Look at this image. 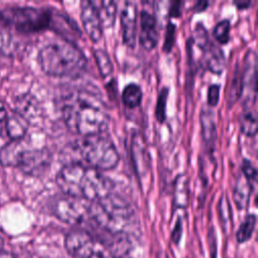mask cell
<instances>
[{
  "mask_svg": "<svg viewBox=\"0 0 258 258\" xmlns=\"http://www.w3.org/2000/svg\"><path fill=\"white\" fill-rule=\"evenodd\" d=\"M67 127L80 136L101 134L109 125V111L101 96L87 89L67 93L60 105Z\"/></svg>",
  "mask_w": 258,
  "mask_h": 258,
  "instance_id": "cell-1",
  "label": "cell"
},
{
  "mask_svg": "<svg viewBox=\"0 0 258 258\" xmlns=\"http://www.w3.org/2000/svg\"><path fill=\"white\" fill-rule=\"evenodd\" d=\"M56 184L63 195L94 202L112 191L113 183L100 170L73 161L64 164L56 173Z\"/></svg>",
  "mask_w": 258,
  "mask_h": 258,
  "instance_id": "cell-2",
  "label": "cell"
},
{
  "mask_svg": "<svg viewBox=\"0 0 258 258\" xmlns=\"http://www.w3.org/2000/svg\"><path fill=\"white\" fill-rule=\"evenodd\" d=\"M37 60L45 74L55 77H76L87 64L83 50L75 42L66 39L45 43L38 51Z\"/></svg>",
  "mask_w": 258,
  "mask_h": 258,
  "instance_id": "cell-3",
  "label": "cell"
},
{
  "mask_svg": "<svg viewBox=\"0 0 258 258\" xmlns=\"http://www.w3.org/2000/svg\"><path fill=\"white\" fill-rule=\"evenodd\" d=\"M88 217L105 232L124 236L134 218V210L125 198L111 191L89 203Z\"/></svg>",
  "mask_w": 258,
  "mask_h": 258,
  "instance_id": "cell-4",
  "label": "cell"
},
{
  "mask_svg": "<svg viewBox=\"0 0 258 258\" xmlns=\"http://www.w3.org/2000/svg\"><path fill=\"white\" fill-rule=\"evenodd\" d=\"M74 147L86 165L95 169H112L119 162V153L114 142L102 133L81 136L75 141Z\"/></svg>",
  "mask_w": 258,
  "mask_h": 258,
  "instance_id": "cell-5",
  "label": "cell"
},
{
  "mask_svg": "<svg viewBox=\"0 0 258 258\" xmlns=\"http://www.w3.org/2000/svg\"><path fill=\"white\" fill-rule=\"evenodd\" d=\"M54 10L34 7H15L0 11V25L20 32H36L52 29Z\"/></svg>",
  "mask_w": 258,
  "mask_h": 258,
  "instance_id": "cell-6",
  "label": "cell"
},
{
  "mask_svg": "<svg viewBox=\"0 0 258 258\" xmlns=\"http://www.w3.org/2000/svg\"><path fill=\"white\" fill-rule=\"evenodd\" d=\"M64 247L73 258H115L110 246L84 229L71 230L66 235Z\"/></svg>",
  "mask_w": 258,
  "mask_h": 258,
  "instance_id": "cell-7",
  "label": "cell"
},
{
  "mask_svg": "<svg viewBox=\"0 0 258 258\" xmlns=\"http://www.w3.org/2000/svg\"><path fill=\"white\" fill-rule=\"evenodd\" d=\"M89 202L73 198L67 195L55 197L50 203L52 214L60 221L71 224H81L88 216Z\"/></svg>",
  "mask_w": 258,
  "mask_h": 258,
  "instance_id": "cell-8",
  "label": "cell"
},
{
  "mask_svg": "<svg viewBox=\"0 0 258 258\" xmlns=\"http://www.w3.org/2000/svg\"><path fill=\"white\" fill-rule=\"evenodd\" d=\"M130 152L136 176L140 184L143 185L144 182L146 183V178L150 171V157L146 142L143 136L138 132L131 135Z\"/></svg>",
  "mask_w": 258,
  "mask_h": 258,
  "instance_id": "cell-9",
  "label": "cell"
},
{
  "mask_svg": "<svg viewBox=\"0 0 258 258\" xmlns=\"http://www.w3.org/2000/svg\"><path fill=\"white\" fill-rule=\"evenodd\" d=\"M137 5L134 1L122 2L120 10V28L123 42L134 47L137 39Z\"/></svg>",
  "mask_w": 258,
  "mask_h": 258,
  "instance_id": "cell-10",
  "label": "cell"
},
{
  "mask_svg": "<svg viewBox=\"0 0 258 258\" xmlns=\"http://www.w3.org/2000/svg\"><path fill=\"white\" fill-rule=\"evenodd\" d=\"M81 20L89 37L97 42L103 35V27L98 14L96 1L81 2Z\"/></svg>",
  "mask_w": 258,
  "mask_h": 258,
  "instance_id": "cell-11",
  "label": "cell"
},
{
  "mask_svg": "<svg viewBox=\"0 0 258 258\" xmlns=\"http://www.w3.org/2000/svg\"><path fill=\"white\" fill-rule=\"evenodd\" d=\"M158 29L156 17L146 9L140 11V27L138 39L141 46L147 50L154 48L158 43Z\"/></svg>",
  "mask_w": 258,
  "mask_h": 258,
  "instance_id": "cell-12",
  "label": "cell"
},
{
  "mask_svg": "<svg viewBox=\"0 0 258 258\" xmlns=\"http://www.w3.org/2000/svg\"><path fill=\"white\" fill-rule=\"evenodd\" d=\"M49 163V153L44 149L26 148L18 168L27 174H37L44 170Z\"/></svg>",
  "mask_w": 258,
  "mask_h": 258,
  "instance_id": "cell-13",
  "label": "cell"
},
{
  "mask_svg": "<svg viewBox=\"0 0 258 258\" xmlns=\"http://www.w3.org/2000/svg\"><path fill=\"white\" fill-rule=\"evenodd\" d=\"M203 52V61L207 69L213 74H222L225 69L226 58L223 49L209 38L199 47Z\"/></svg>",
  "mask_w": 258,
  "mask_h": 258,
  "instance_id": "cell-14",
  "label": "cell"
},
{
  "mask_svg": "<svg viewBox=\"0 0 258 258\" xmlns=\"http://www.w3.org/2000/svg\"><path fill=\"white\" fill-rule=\"evenodd\" d=\"M27 146L21 140H11L0 149V163L4 166L18 167Z\"/></svg>",
  "mask_w": 258,
  "mask_h": 258,
  "instance_id": "cell-15",
  "label": "cell"
},
{
  "mask_svg": "<svg viewBox=\"0 0 258 258\" xmlns=\"http://www.w3.org/2000/svg\"><path fill=\"white\" fill-rule=\"evenodd\" d=\"M253 184L248 181L244 175H240L236 178L233 185V199L238 210H244L248 207Z\"/></svg>",
  "mask_w": 258,
  "mask_h": 258,
  "instance_id": "cell-16",
  "label": "cell"
},
{
  "mask_svg": "<svg viewBox=\"0 0 258 258\" xmlns=\"http://www.w3.org/2000/svg\"><path fill=\"white\" fill-rule=\"evenodd\" d=\"M201 127H202V136L203 140L207 144L208 147H214L217 139V129L215 116L212 110L208 108H204L201 111L200 115Z\"/></svg>",
  "mask_w": 258,
  "mask_h": 258,
  "instance_id": "cell-17",
  "label": "cell"
},
{
  "mask_svg": "<svg viewBox=\"0 0 258 258\" xmlns=\"http://www.w3.org/2000/svg\"><path fill=\"white\" fill-rule=\"evenodd\" d=\"M4 130L11 140H21L27 131V121L14 113L5 119Z\"/></svg>",
  "mask_w": 258,
  "mask_h": 258,
  "instance_id": "cell-18",
  "label": "cell"
},
{
  "mask_svg": "<svg viewBox=\"0 0 258 258\" xmlns=\"http://www.w3.org/2000/svg\"><path fill=\"white\" fill-rule=\"evenodd\" d=\"M96 5L102 27L107 28L112 26L115 22L117 14V3L115 1L103 0L100 2H96Z\"/></svg>",
  "mask_w": 258,
  "mask_h": 258,
  "instance_id": "cell-19",
  "label": "cell"
},
{
  "mask_svg": "<svg viewBox=\"0 0 258 258\" xmlns=\"http://www.w3.org/2000/svg\"><path fill=\"white\" fill-rule=\"evenodd\" d=\"M188 202V179L186 175L176 176L173 185V203L177 208H185Z\"/></svg>",
  "mask_w": 258,
  "mask_h": 258,
  "instance_id": "cell-20",
  "label": "cell"
},
{
  "mask_svg": "<svg viewBox=\"0 0 258 258\" xmlns=\"http://www.w3.org/2000/svg\"><path fill=\"white\" fill-rule=\"evenodd\" d=\"M37 103L35 100L28 95L21 96L15 103V113L22 117L24 120H28L36 115ZM28 122V121H27Z\"/></svg>",
  "mask_w": 258,
  "mask_h": 258,
  "instance_id": "cell-21",
  "label": "cell"
},
{
  "mask_svg": "<svg viewBox=\"0 0 258 258\" xmlns=\"http://www.w3.org/2000/svg\"><path fill=\"white\" fill-rule=\"evenodd\" d=\"M142 90L139 85L130 83L126 85L122 91V101L129 108H136L142 100Z\"/></svg>",
  "mask_w": 258,
  "mask_h": 258,
  "instance_id": "cell-22",
  "label": "cell"
},
{
  "mask_svg": "<svg viewBox=\"0 0 258 258\" xmlns=\"http://www.w3.org/2000/svg\"><path fill=\"white\" fill-rule=\"evenodd\" d=\"M240 129L246 136L252 137L257 133V116L250 108L244 109L240 116Z\"/></svg>",
  "mask_w": 258,
  "mask_h": 258,
  "instance_id": "cell-23",
  "label": "cell"
},
{
  "mask_svg": "<svg viewBox=\"0 0 258 258\" xmlns=\"http://www.w3.org/2000/svg\"><path fill=\"white\" fill-rule=\"evenodd\" d=\"M256 225V216L254 214H248L243 222L240 224L237 232L236 239L239 243H245L252 237Z\"/></svg>",
  "mask_w": 258,
  "mask_h": 258,
  "instance_id": "cell-24",
  "label": "cell"
},
{
  "mask_svg": "<svg viewBox=\"0 0 258 258\" xmlns=\"http://www.w3.org/2000/svg\"><path fill=\"white\" fill-rule=\"evenodd\" d=\"M94 57L98 67V70L103 78L110 76L113 72V63L109 53L104 48H95Z\"/></svg>",
  "mask_w": 258,
  "mask_h": 258,
  "instance_id": "cell-25",
  "label": "cell"
},
{
  "mask_svg": "<svg viewBox=\"0 0 258 258\" xmlns=\"http://www.w3.org/2000/svg\"><path fill=\"white\" fill-rule=\"evenodd\" d=\"M243 77L242 73L236 70L233 75V79L230 85L229 94H228V103L229 106L234 104L241 96V93L243 91Z\"/></svg>",
  "mask_w": 258,
  "mask_h": 258,
  "instance_id": "cell-26",
  "label": "cell"
},
{
  "mask_svg": "<svg viewBox=\"0 0 258 258\" xmlns=\"http://www.w3.org/2000/svg\"><path fill=\"white\" fill-rule=\"evenodd\" d=\"M213 35L216 40L222 44L229 41L230 38V21L229 19H222L215 25L213 29Z\"/></svg>",
  "mask_w": 258,
  "mask_h": 258,
  "instance_id": "cell-27",
  "label": "cell"
},
{
  "mask_svg": "<svg viewBox=\"0 0 258 258\" xmlns=\"http://www.w3.org/2000/svg\"><path fill=\"white\" fill-rule=\"evenodd\" d=\"M168 93H169V89L167 87H163L158 94L156 107H155V117L160 123H162L166 117V103H167Z\"/></svg>",
  "mask_w": 258,
  "mask_h": 258,
  "instance_id": "cell-28",
  "label": "cell"
},
{
  "mask_svg": "<svg viewBox=\"0 0 258 258\" xmlns=\"http://www.w3.org/2000/svg\"><path fill=\"white\" fill-rule=\"evenodd\" d=\"M218 209H219V214H220L223 229L224 231H228V227L231 222V208H230V204L227 197L222 196L219 202Z\"/></svg>",
  "mask_w": 258,
  "mask_h": 258,
  "instance_id": "cell-29",
  "label": "cell"
},
{
  "mask_svg": "<svg viewBox=\"0 0 258 258\" xmlns=\"http://www.w3.org/2000/svg\"><path fill=\"white\" fill-rule=\"evenodd\" d=\"M241 168H242V174L244 175V177L253 184V182L256 180L257 170H256V167L251 162V160L246 158L243 159Z\"/></svg>",
  "mask_w": 258,
  "mask_h": 258,
  "instance_id": "cell-30",
  "label": "cell"
},
{
  "mask_svg": "<svg viewBox=\"0 0 258 258\" xmlns=\"http://www.w3.org/2000/svg\"><path fill=\"white\" fill-rule=\"evenodd\" d=\"M175 30H176L175 25L172 22H168L166 31H165L164 42H163V50L170 51V49L172 48V45L175 39Z\"/></svg>",
  "mask_w": 258,
  "mask_h": 258,
  "instance_id": "cell-31",
  "label": "cell"
},
{
  "mask_svg": "<svg viewBox=\"0 0 258 258\" xmlns=\"http://www.w3.org/2000/svg\"><path fill=\"white\" fill-rule=\"evenodd\" d=\"M220 97V85L212 84L208 89V104L210 106H216L219 102Z\"/></svg>",
  "mask_w": 258,
  "mask_h": 258,
  "instance_id": "cell-32",
  "label": "cell"
},
{
  "mask_svg": "<svg viewBox=\"0 0 258 258\" xmlns=\"http://www.w3.org/2000/svg\"><path fill=\"white\" fill-rule=\"evenodd\" d=\"M181 234H182V224H181L180 220H177V222L175 224V227L172 231V235H171V239L175 244H177L179 242Z\"/></svg>",
  "mask_w": 258,
  "mask_h": 258,
  "instance_id": "cell-33",
  "label": "cell"
},
{
  "mask_svg": "<svg viewBox=\"0 0 258 258\" xmlns=\"http://www.w3.org/2000/svg\"><path fill=\"white\" fill-rule=\"evenodd\" d=\"M10 43L9 35L0 30V52H5Z\"/></svg>",
  "mask_w": 258,
  "mask_h": 258,
  "instance_id": "cell-34",
  "label": "cell"
},
{
  "mask_svg": "<svg viewBox=\"0 0 258 258\" xmlns=\"http://www.w3.org/2000/svg\"><path fill=\"white\" fill-rule=\"evenodd\" d=\"M180 5L181 2H172L169 8V15L176 17L180 13Z\"/></svg>",
  "mask_w": 258,
  "mask_h": 258,
  "instance_id": "cell-35",
  "label": "cell"
},
{
  "mask_svg": "<svg viewBox=\"0 0 258 258\" xmlns=\"http://www.w3.org/2000/svg\"><path fill=\"white\" fill-rule=\"evenodd\" d=\"M7 118V113H6V108L4 103L0 100V123H4L5 119Z\"/></svg>",
  "mask_w": 258,
  "mask_h": 258,
  "instance_id": "cell-36",
  "label": "cell"
},
{
  "mask_svg": "<svg viewBox=\"0 0 258 258\" xmlns=\"http://www.w3.org/2000/svg\"><path fill=\"white\" fill-rule=\"evenodd\" d=\"M208 5H209V2H207V1H199V2H197L196 6L194 8L197 11H202V10H205Z\"/></svg>",
  "mask_w": 258,
  "mask_h": 258,
  "instance_id": "cell-37",
  "label": "cell"
},
{
  "mask_svg": "<svg viewBox=\"0 0 258 258\" xmlns=\"http://www.w3.org/2000/svg\"><path fill=\"white\" fill-rule=\"evenodd\" d=\"M234 3L238 8H247L251 4L250 1H234Z\"/></svg>",
  "mask_w": 258,
  "mask_h": 258,
  "instance_id": "cell-38",
  "label": "cell"
},
{
  "mask_svg": "<svg viewBox=\"0 0 258 258\" xmlns=\"http://www.w3.org/2000/svg\"><path fill=\"white\" fill-rule=\"evenodd\" d=\"M0 258H14V256H13L11 253L2 250V251L0 252Z\"/></svg>",
  "mask_w": 258,
  "mask_h": 258,
  "instance_id": "cell-39",
  "label": "cell"
},
{
  "mask_svg": "<svg viewBox=\"0 0 258 258\" xmlns=\"http://www.w3.org/2000/svg\"><path fill=\"white\" fill-rule=\"evenodd\" d=\"M3 129H4V123H0V136H1V134H2Z\"/></svg>",
  "mask_w": 258,
  "mask_h": 258,
  "instance_id": "cell-40",
  "label": "cell"
},
{
  "mask_svg": "<svg viewBox=\"0 0 258 258\" xmlns=\"http://www.w3.org/2000/svg\"><path fill=\"white\" fill-rule=\"evenodd\" d=\"M3 250V240L0 237V252Z\"/></svg>",
  "mask_w": 258,
  "mask_h": 258,
  "instance_id": "cell-41",
  "label": "cell"
},
{
  "mask_svg": "<svg viewBox=\"0 0 258 258\" xmlns=\"http://www.w3.org/2000/svg\"><path fill=\"white\" fill-rule=\"evenodd\" d=\"M157 258H167V257H166V255H165V254H164V253H162V254H161V253H160V254H158V256H157Z\"/></svg>",
  "mask_w": 258,
  "mask_h": 258,
  "instance_id": "cell-42",
  "label": "cell"
}]
</instances>
